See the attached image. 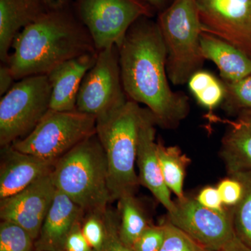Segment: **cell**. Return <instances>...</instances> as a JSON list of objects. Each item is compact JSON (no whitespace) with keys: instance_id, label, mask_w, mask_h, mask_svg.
<instances>
[{"instance_id":"34","label":"cell","mask_w":251,"mask_h":251,"mask_svg":"<svg viewBox=\"0 0 251 251\" xmlns=\"http://www.w3.org/2000/svg\"><path fill=\"white\" fill-rule=\"evenodd\" d=\"M221 251H251V249L235 237Z\"/></svg>"},{"instance_id":"25","label":"cell","mask_w":251,"mask_h":251,"mask_svg":"<svg viewBox=\"0 0 251 251\" xmlns=\"http://www.w3.org/2000/svg\"><path fill=\"white\" fill-rule=\"evenodd\" d=\"M34 239L25 229L11 221L0 224V251H31Z\"/></svg>"},{"instance_id":"15","label":"cell","mask_w":251,"mask_h":251,"mask_svg":"<svg viewBox=\"0 0 251 251\" xmlns=\"http://www.w3.org/2000/svg\"><path fill=\"white\" fill-rule=\"evenodd\" d=\"M98 51L69 59L47 74L52 93L50 110L59 112L76 110L77 96L81 83L97 58Z\"/></svg>"},{"instance_id":"16","label":"cell","mask_w":251,"mask_h":251,"mask_svg":"<svg viewBox=\"0 0 251 251\" xmlns=\"http://www.w3.org/2000/svg\"><path fill=\"white\" fill-rule=\"evenodd\" d=\"M207 117L228 125L220 149L227 175L251 171V109L241 110L234 120H222L210 113Z\"/></svg>"},{"instance_id":"20","label":"cell","mask_w":251,"mask_h":251,"mask_svg":"<svg viewBox=\"0 0 251 251\" xmlns=\"http://www.w3.org/2000/svg\"><path fill=\"white\" fill-rule=\"evenodd\" d=\"M157 153L167 187L176 195L177 199H183L186 196L184 180L191 159L179 147L165 146L160 141L157 142Z\"/></svg>"},{"instance_id":"24","label":"cell","mask_w":251,"mask_h":251,"mask_svg":"<svg viewBox=\"0 0 251 251\" xmlns=\"http://www.w3.org/2000/svg\"><path fill=\"white\" fill-rule=\"evenodd\" d=\"M223 82L226 88L223 103L226 111L239 112L251 109V74L235 82Z\"/></svg>"},{"instance_id":"9","label":"cell","mask_w":251,"mask_h":251,"mask_svg":"<svg viewBox=\"0 0 251 251\" xmlns=\"http://www.w3.org/2000/svg\"><path fill=\"white\" fill-rule=\"evenodd\" d=\"M128 100L122 85L118 47L113 46L98 51L95 64L81 83L76 110L97 120Z\"/></svg>"},{"instance_id":"28","label":"cell","mask_w":251,"mask_h":251,"mask_svg":"<svg viewBox=\"0 0 251 251\" xmlns=\"http://www.w3.org/2000/svg\"><path fill=\"white\" fill-rule=\"evenodd\" d=\"M105 240L101 251H134L122 242L119 234L118 216L108 209L103 214Z\"/></svg>"},{"instance_id":"27","label":"cell","mask_w":251,"mask_h":251,"mask_svg":"<svg viewBox=\"0 0 251 251\" xmlns=\"http://www.w3.org/2000/svg\"><path fill=\"white\" fill-rule=\"evenodd\" d=\"M82 224V232L90 247L93 251H101L105 240L103 214L87 213Z\"/></svg>"},{"instance_id":"36","label":"cell","mask_w":251,"mask_h":251,"mask_svg":"<svg viewBox=\"0 0 251 251\" xmlns=\"http://www.w3.org/2000/svg\"><path fill=\"white\" fill-rule=\"evenodd\" d=\"M49 9H61L69 6L72 0H44Z\"/></svg>"},{"instance_id":"11","label":"cell","mask_w":251,"mask_h":251,"mask_svg":"<svg viewBox=\"0 0 251 251\" xmlns=\"http://www.w3.org/2000/svg\"><path fill=\"white\" fill-rule=\"evenodd\" d=\"M202 31L251 58V0H196Z\"/></svg>"},{"instance_id":"33","label":"cell","mask_w":251,"mask_h":251,"mask_svg":"<svg viewBox=\"0 0 251 251\" xmlns=\"http://www.w3.org/2000/svg\"><path fill=\"white\" fill-rule=\"evenodd\" d=\"M15 79L10 72L9 67L5 64L0 67V94L4 96L14 85Z\"/></svg>"},{"instance_id":"30","label":"cell","mask_w":251,"mask_h":251,"mask_svg":"<svg viewBox=\"0 0 251 251\" xmlns=\"http://www.w3.org/2000/svg\"><path fill=\"white\" fill-rule=\"evenodd\" d=\"M225 206L233 207L237 205L243 195V186L239 180L232 176L221 180L216 186Z\"/></svg>"},{"instance_id":"35","label":"cell","mask_w":251,"mask_h":251,"mask_svg":"<svg viewBox=\"0 0 251 251\" xmlns=\"http://www.w3.org/2000/svg\"><path fill=\"white\" fill-rule=\"evenodd\" d=\"M155 11L161 12L173 2V0H145Z\"/></svg>"},{"instance_id":"18","label":"cell","mask_w":251,"mask_h":251,"mask_svg":"<svg viewBox=\"0 0 251 251\" xmlns=\"http://www.w3.org/2000/svg\"><path fill=\"white\" fill-rule=\"evenodd\" d=\"M49 9L44 0H0L1 63L7 62L16 36Z\"/></svg>"},{"instance_id":"4","label":"cell","mask_w":251,"mask_h":251,"mask_svg":"<svg viewBox=\"0 0 251 251\" xmlns=\"http://www.w3.org/2000/svg\"><path fill=\"white\" fill-rule=\"evenodd\" d=\"M52 176L56 188L87 214H103L112 201L106 156L97 133L59 158Z\"/></svg>"},{"instance_id":"8","label":"cell","mask_w":251,"mask_h":251,"mask_svg":"<svg viewBox=\"0 0 251 251\" xmlns=\"http://www.w3.org/2000/svg\"><path fill=\"white\" fill-rule=\"evenodd\" d=\"M75 11L97 51L120 46L137 20L155 12L145 0H75Z\"/></svg>"},{"instance_id":"10","label":"cell","mask_w":251,"mask_h":251,"mask_svg":"<svg viewBox=\"0 0 251 251\" xmlns=\"http://www.w3.org/2000/svg\"><path fill=\"white\" fill-rule=\"evenodd\" d=\"M168 221L206 250L221 251L235 237L232 211L208 209L196 198L177 199Z\"/></svg>"},{"instance_id":"14","label":"cell","mask_w":251,"mask_h":251,"mask_svg":"<svg viewBox=\"0 0 251 251\" xmlns=\"http://www.w3.org/2000/svg\"><path fill=\"white\" fill-rule=\"evenodd\" d=\"M156 120L148 110L145 115L138 136L136 163L139 171L140 184L150 190L162 205L171 212L175 202L171 198V191L167 187L160 166L156 142Z\"/></svg>"},{"instance_id":"38","label":"cell","mask_w":251,"mask_h":251,"mask_svg":"<svg viewBox=\"0 0 251 251\" xmlns=\"http://www.w3.org/2000/svg\"></svg>"},{"instance_id":"6","label":"cell","mask_w":251,"mask_h":251,"mask_svg":"<svg viewBox=\"0 0 251 251\" xmlns=\"http://www.w3.org/2000/svg\"><path fill=\"white\" fill-rule=\"evenodd\" d=\"M47 75H31L14 84L0 100V145H11L29 134L50 110Z\"/></svg>"},{"instance_id":"7","label":"cell","mask_w":251,"mask_h":251,"mask_svg":"<svg viewBox=\"0 0 251 251\" xmlns=\"http://www.w3.org/2000/svg\"><path fill=\"white\" fill-rule=\"evenodd\" d=\"M95 133V117L77 110H49L31 133L11 145L21 152L57 161Z\"/></svg>"},{"instance_id":"29","label":"cell","mask_w":251,"mask_h":251,"mask_svg":"<svg viewBox=\"0 0 251 251\" xmlns=\"http://www.w3.org/2000/svg\"><path fill=\"white\" fill-rule=\"evenodd\" d=\"M165 238L164 224L150 225L133 244L134 251H158Z\"/></svg>"},{"instance_id":"32","label":"cell","mask_w":251,"mask_h":251,"mask_svg":"<svg viewBox=\"0 0 251 251\" xmlns=\"http://www.w3.org/2000/svg\"><path fill=\"white\" fill-rule=\"evenodd\" d=\"M196 198L200 204L208 209L217 211L226 210L217 187L206 186L201 190Z\"/></svg>"},{"instance_id":"31","label":"cell","mask_w":251,"mask_h":251,"mask_svg":"<svg viewBox=\"0 0 251 251\" xmlns=\"http://www.w3.org/2000/svg\"><path fill=\"white\" fill-rule=\"evenodd\" d=\"M82 220L74 226L64 243L63 251H92L82 230Z\"/></svg>"},{"instance_id":"17","label":"cell","mask_w":251,"mask_h":251,"mask_svg":"<svg viewBox=\"0 0 251 251\" xmlns=\"http://www.w3.org/2000/svg\"><path fill=\"white\" fill-rule=\"evenodd\" d=\"M57 189V188H56ZM85 211L59 190H56L53 201L34 246L36 251H63L67 236L76 223L82 220Z\"/></svg>"},{"instance_id":"3","label":"cell","mask_w":251,"mask_h":251,"mask_svg":"<svg viewBox=\"0 0 251 251\" xmlns=\"http://www.w3.org/2000/svg\"><path fill=\"white\" fill-rule=\"evenodd\" d=\"M148 111L128 99L96 120V133L106 156L112 201L135 195L140 184L135 163L140 127Z\"/></svg>"},{"instance_id":"19","label":"cell","mask_w":251,"mask_h":251,"mask_svg":"<svg viewBox=\"0 0 251 251\" xmlns=\"http://www.w3.org/2000/svg\"><path fill=\"white\" fill-rule=\"evenodd\" d=\"M201 46L203 57L217 66L223 81L235 82L251 75V57L227 41L202 31Z\"/></svg>"},{"instance_id":"13","label":"cell","mask_w":251,"mask_h":251,"mask_svg":"<svg viewBox=\"0 0 251 251\" xmlns=\"http://www.w3.org/2000/svg\"><path fill=\"white\" fill-rule=\"evenodd\" d=\"M56 162L21 152L11 145L2 147L0 199L17 194L42 176L52 173Z\"/></svg>"},{"instance_id":"23","label":"cell","mask_w":251,"mask_h":251,"mask_svg":"<svg viewBox=\"0 0 251 251\" xmlns=\"http://www.w3.org/2000/svg\"><path fill=\"white\" fill-rule=\"evenodd\" d=\"M228 176L239 180L243 186L242 199L231 209L234 233L243 244L251 249V171Z\"/></svg>"},{"instance_id":"22","label":"cell","mask_w":251,"mask_h":251,"mask_svg":"<svg viewBox=\"0 0 251 251\" xmlns=\"http://www.w3.org/2000/svg\"><path fill=\"white\" fill-rule=\"evenodd\" d=\"M187 83L198 103L210 111L224 102L226 97L224 82L211 73L198 71L190 77Z\"/></svg>"},{"instance_id":"5","label":"cell","mask_w":251,"mask_h":251,"mask_svg":"<svg viewBox=\"0 0 251 251\" xmlns=\"http://www.w3.org/2000/svg\"><path fill=\"white\" fill-rule=\"evenodd\" d=\"M157 24L167 50V73L175 85L187 83L205 59L201 46L202 24L196 0H173L158 14Z\"/></svg>"},{"instance_id":"12","label":"cell","mask_w":251,"mask_h":251,"mask_svg":"<svg viewBox=\"0 0 251 251\" xmlns=\"http://www.w3.org/2000/svg\"><path fill=\"white\" fill-rule=\"evenodd\" d=\"M56 190L52 173L42 176L17 194L1 200V219L21 226L36 241Z\"/></svg>"},{"instance_id":"1","label":"cell","mask_w":251,"mask_h":251,"mask_svg":"<svg viewBox=\"0 0 251 251\" xmlns=\"http://www.w3.org/2000/svg\"><path fill=\"white\" fill-rule=\"evenodd\" d=\"M117 47L128 99L146 105L157 125L176 128L189 113V100L170 86L166 47L156 21L146 16L137 20Z\"/></svg>"},{"instance_id":"2","label":"cell","mask_w":251,"mask_h":251,"mask_svg":"<svg viewBox=\"0 0 251 251\" xmlns=\"http://www.w3.org/2000/svg\"><path fill=\"white\" fill-rule=\"evenodd\" d=\"M6 63L15 80L47 75L69 59L97 52L85 26L69 6L49 9L15 38Z\"/></svg>"},{"instance_id":"37","label":"cell","mask_w":251,"mask_h":251,"mask_svg":"<svg viewBox=\"0 0 251 251\" xmlns=\"http://www.w3.org/2000/svg\"><path fill=\"white\" fill-rule=\"evenodd\" d=\"M211 251L206 250V249H204V251Z\"/></svg>"},{"instance_id":"21","label":"cell","mask_w":251,"mask_h":251,"mask_svg":"<svg viewBox=\"0 0 251 251\" xmlns=\"http://www.w3.org/2000/svg\"><path fill=\"white\" fill-rule=\"evenodd\" d=\"M117 202L120 218L119 234L122 242L132 248L150 224L135 195H126Z\"/></svg>"},{"instance_id":"26","label":"cell","mask_w":251,"mask_h":251,"mask_svg":"<svg viewBox=\"0 0 251 251\" xmlns=\"http://www.w3.org/2000/svg\"><path fill=\"white\" fill-rule=\"evenodd\" d=\"M165 238L158 251H203L197 242L167 221L164 223Z\"/></svg>"}]
</instances>
